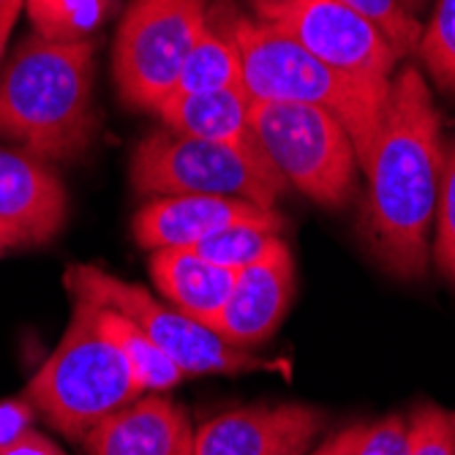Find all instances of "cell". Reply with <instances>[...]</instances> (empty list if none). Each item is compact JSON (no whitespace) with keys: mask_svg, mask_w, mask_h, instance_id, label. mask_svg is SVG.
I'll use <instances>...</instances> for the list:
<instances>
[{"mask_svg":"<svg viewBox=\"0 0 455 455\" xmlns=\"http://www.w3.org/2000/svg\"><path fill=\"white\" fill-rule=\"evenodd\" d=\"M229 30L243 58V88L251 101L306 104L330 112L347 129L365 170L385 126L393 79L347 74L327 66L286 30L259 17H235Z\"/></svg>","mask_w":455,"mask_h":455,"instance_id":"obj_3","label":"cell"},{"mask_svg":"<svg viewBox=\"0 0 455 455\" xmlns=\"http://www.w3.org/2000/svg\"><path fill=\"white\" fill-rule=\"evenodd\" d=\"M365 426H349L344 431H339L336 436H330L324 444H319L311 455H352L355 444L360 442Z\"/></svg>","mask_w":455,"mask_h":455,"instance_id":"obj_28","label":"cell"},{"mask_svg":"<svg viewBox=\"0 0 455 455\" xmlns=\"http://www.w3.org/2000/svg\"><path fill=\"white\" fill-rule=\"evenodd\" d=\"M352 455H409V418L387 415L365 426Z\"/></svg>","mask_w":455,"mask_h":455,"instance_id":"obj_25","label":"cell"},{"mask_svg":"<svg viewBox=\"0 0 455 455\" xmlns=\"http://www.w3.org/2000/svg\"><path fill=\"white\" fill-rule=\"evenodd\" d=\"M20 17H0V63H4V52H6V44H9V36L14 30Z\"/></svg>","mask_w":455,"mask_h":455,"instance_id":"obj_29","label":"cell"},{"mask_svg":"<svg viewBox=\"0 0 455 455\" xmlns=\"http://www.w3.org/2000/svg\"><path fill=\"white\" fill-rule=\"evenodd\" d=\"M117 0H25L38 36L52 41H88Z\"/></svg>","mask_w":455,"mask_h":455,"instance_id":"obj_19","label":"cell"},{"mask_svg":"<svg viewBox=\"0 0 455 455\" xmlns=\"http://www.w3.org/2000/svg\"><path fill=\"white\" fill-rule=\"evenodd\" d=\"M450 431H452V455H455V411H450Z\"/></svg>","mask_w":455,"mask_h":455,"instance_id":"obj_33","label":"cell"},{"mask_svg":"<svg viewBox=\"0 0 455 455\" xmlns=\"http://www.w3.org/2000/svg\"><path fill=\"white\" fill-rule=\"evenodd\" d=\"M283 245L278 229L265 227V224H237L229 227L208 240H202L194 251L202 254L204 259H211L213 265H221L227 270H245L270 254H275Z\"/></svg>","mask_w":455,"mask_h":455,"instance_id":"obj_20","label":"cell"},{"mask_svg":"<svg viewBox=\"0 0 455 455\" xmlns=\"http://www.w3.org/2000/svg\"><path fill=\"white\" fill-rule=\"evenodd\" d=\"M63 283L74 300H88L112 308L140 324L145 333L167 352L186 377L208 374H245V371H267L273 363L229 347L213 327L202 324L167 300H158L145 286L123 281L96 265H71Z\"/></svg>","mask_w":455,"mask_h":455,"instance_id":"obj_6","label":"cell"},{"mask_svg":"<svg viewBox=\"0 0 455 455\" xmlns=\"http://www.w3.org/2000/svg\"><path fill=\"white\" fill-rule=\"evenodd\" d=\"M25 0H0V17H20Z\"/></svg>","mask_w":455,"mask_h":455,"instance_id":"obj_30","label":"cell"},{"mask_svg":"<svg viewBox=\"0 0 455 455\" xmlns=\"http://www.w3.org/2000/svg\"><path fill=\"white\" fill-rule=\"evenodd\" d=\"M191 455H194V452H191Z\"/></svg>","mask_w":455,"mask_h":455,"instance_id":"obj_34","label":"cell"},{"mask_svg":"<svg viewBox=\"0 0 455 455\" xmlns=\"http://www.w3.org/2000/svg\"><path fill=\"white\" fill-rule=\"evenodd\" d=\"M9 248H14V245H12V240H9L6 235H0V257H4V254L9 251Z\"/></svg>","mask_w":455,"mask_h":455,"instance_id":"obj_32","label":"cell"},{"mask_svg":"<svg viewBox=\"0 0 455 455\" xmlns=\"http://www.w3.org/2000/svg\"><path fill=\"white\" fill-rule=\"evenodd\" d=\"M148 267L164 300L208 327L216 324L237 283L235 270L213 265L211 259L196 254L194 248L150 251Z\"/></svg>","mask_w":455,"mask_h":455,"instance_id":"obj_16","label":"cell"},{"mask_svg":"<svg viewBox=\"0 0 455 455\" xmlns=\"http://www.w3.org/2000/svg\"><path fill=\"white\" fill-rule=\"evenodd\" d=\"M257 17L278 25L322 63L347 74L393 79L398 55L374 22L341 0H254Z\"/></svg>","mask_w":455,"mask_h":455,"instance_id":"obj_9","label":"cell"},{"mask_svg":"<svg viewBox=\"0 0 455 455\" xmlns=\"http://www.w3.org/2000/svg\"><path fill=\"white\" fill-rule=\"evenodd\" d=\"M431 254L439 273L455 286V142L444 150L442 188L434 219V243Z\"/></svg>","mask_w":455,"mask_h":455,"instance_id":"obj_23","label":"cell"},{"mask_svg":"<svg viewBox=\"0 0 455 455\" xmlns=\"http://www.w3.org/2000/svg\"><path fill=\"white\" fill-rule=\"evenodd\" d=\"M243 88V58L237 41L229 28L208 22L191 47L172 96L191 93H216V91H237ZM170 96V99H172Z\"/></svg>","mask_w":455,"mask_h":455,"instance_id":"obj_17","label":"cell"},{"mask_svg":"<svg viewBox=\"0 0 455 455\" xmlns=\"http://www.w3.org/2000/svg\"><path fill=\"white\" fill-rule=\"evenodd\" d=\"M82 447L88 455H191L194 426L175 401L150 393L104 418Z\"/></svg>","mask_w":455,"mask_h":455,"instance_id":"obj_14","label":"cell"},{"mask_svg":"<svg viewBox=\"0 0 455 455\" xmlns=\"http://www.w3.org/2000/svg\"><path fill=\"white\" fill-rule=\"evenodd\" d=\"M0 455H63V450L55 442H50L44 434H38L33 428L22 439H17L14 444L0 450Z\"/></svg>","mask_w":455,"mask_h":455,"instance_id":"obj_27","label":"cell"},{"mask_svg":"<svg viewBox=\"0 0 455 455\" xmlns=\"http://www.w3.org/2000/svg\"><path fill=\"white\" fill-rule=\"evenodd\" d=\"M409 455H452L450 411L436 403L409 411Z\"/></svg>","mask_w":455,"mask_h":455,"instance_id":"obj_24","label":"cell"},{"mask_svg":"<svg viewBox=\"0 0 455 455\" xmlns=\"http://www.w3.org/2000/svg\"><path fill=\"white\" fill-rule=\"evenodd\" d=\"M36 409L28 398H6L0 401V450L22 439L33 431Z\"/></svg>","mask_w":455,"mask_h":455,"instance_id":"obj_26","label":"cell"},{"mask_svg":"<svg viewBox=\"0 0 455 455\" xmlns=\"http://www.w3.org/2000/svg\"><path fill=\"white\" fill-rule=\"evenodd\" d=\"M68 196L44 158L0 148V235L14 248L52 240L66 224Z\"/></svg>","mask_w":455,"mask_h":455,"instance_id":"obj_12","label":"cell"},{"mask_svg":"<svg viewBox=\"0 0 455 455\" xmlns=\"http://www.w3.org/2000/svg\"><path fill=\"white\" fill-rule=\"evenodd\" d=\"M418 55L434 85L455 96V0H439L431 22L423 28Z\"/></svg>","mask_w":455,"mask_h":455,"instance_id":"obj_21","label":"cell"},{"mask_svg":"<svg viewBox=\"0 0 455 455\" xmlns=\"http://www.w3.org/2000/svg\"><path fill=\"white\" fill-rule=\"evenodd\" d=\"M324 411L306 403H259L221 411L194 431V455H306Z\"/></svg>","mask_w":455,"mask_h":455,"instance_id":"obj_10","label":"cell"},{"mask_svg":"<svg viewBox=\"0 0 455 455\" xmlns=\"http://www.w3.org/2000/svg\"><path fill=\"white\" fill-rule=\"evenodd\" d=\"M295 298V262L286 243L267 259L237 273V283L213 330L235 349L267 344Z\"/></svg>","mask_w":455,"mask_h":455,"instance_id":"obj_13","label":"cell"},{"mask_svg":"<svg viewBox=\"0 0 455 455\" xmlns=\"http://www.w3.org/2000/svg\"><path fill=\"white\" fill-rule=\"evenodd\" d=\"M158 117L164 120V129L224 145L245 156L248 161L259 164V167L273 170V164L267 161L259 137L254 132L251 96L245 93V88L172 96L158 109Z\"/></svg>","mask_w":455,"mask_h":455,"instance_id":"obj_15","label":"cell"},{"mask_svg":"<svg viewBox=\"0 0 455 455\" xmlns=\"http://www.w3.org/2000/svg\"><path fill=\"white\" fill-rule=\"evenodd\" d=\"M237 224H265L281 232L283 219L275 208L237 196H156L134 216L132 232L145 251H164L196 248L202 240Z\"/></svg>","mask_w":455,"mask_h":455,"instance_id":"obj_11","label":"cell"},{"mask_svg":"<svg viewBox=\"0 0 455 455\" xmlns=\"http://www.w3.org/2000/svg\"><path fill=\"white\" fill-rule=\"evenodd\" d=\"M93 132V41L28 36L0 68V137L44 161H68Z\"/></svg>","mask_w":455,"mask_h":455,"instance_id":"obj_2","label":"cell"},{"mask_svg":"<svg viewBox=\"0 0 455 455\" xmlns=\"http://www.w3.org/2000/svg\"><path fill=\"white\" fill-rule=\"evenodd\" d=\"M129 180L142 196H237L275 208L286 183L245 156L178 132L145 137L129 164Z\"/></svg>","mask_w":455,"mask_h":455,"instance_id":"obj_8","label":"cell"},{"mask_svg":"<svg viewBox=\"0 0 455 455\" xmlns=\"http://www.w3.org/2000/svg\"><path fill=\"white\" fill-rule=\"evenodd\" d=\"M442 170V120L431 88L415 66H406L393 76L385 126L363 170L368 191L360 216L368 254L401 281L428 273Z\"/></svg>","mask_w":455,"mask_h":455,"instance_id":"obj_1","label":"cell"},{"mask_svg":"<svg viewBox=\"0 0 455 455\" xmlns=\"http://www.w3.org/2000/svg\"><path fill=\"white\" fill-rule=\"evenodd\" d=\"M208 22V0H132L112 47L120 99L158 115L175 93L180 68Z\"/></svg>","mask_w":455,"mask_h":455,"instance_id":"obj_5","label":"cell"},{"mask_svg":"<svg viewBox=\"0 0 455 455\" xmlns=\"http://www.w3.org/2000/svg\"><path fill=\"white\" fill-rule=\"evenodd\" d=\"M398 4L409 12V14H418L420 9H423V4H426V0H398Z\"/></svg>","mask_w":455,"mask_h":455,"instance_id":"obj_31","label":"cell"},{"mask_svg":"<svg viewBox=\"0 0 455 455\" xmlns=\"http://www.w3.org/2000/svg\"><path fill=\"white\" fill-rule=\"evenodd\" d=\"M259 145L286 186L322 208H341L352 196L357 153L341 123L306 104L251 101Z\"/></svg>","mask_w":455,"mask_h":455,"instance_id":"obj_7","label":"cell"},{"mask_svg":"<svg viewBox=\"0 0 455 455\" xmlns=\"http://www.w3.org/2000/svg\"><path fill=\"white\" fill-rule=\"evenodd\" d=\"M96 306V303H93ZM99 319L107 330V336L115 341L120 355L126 357L129 368L134 371L137 382L145 393H164L172 390L188 377L180 371V365L164 352L140 324H134L129 316H123L112 308L99 306Z\"/></svg>","mask_w":455,"mask_h":455,"instance_id":"obj_18","label":"cell"},{"mask_svg":"<svg viewBox=\"0 0 455 455\" xmlns=\"http://www.w3.org/2000/svg\"><path fill=\"white\" fill-rule=\"evenodd\" d=\"M341 4L363 14L368 22H374L398 58L418 52L423 28L415 14H409L398 0H341Z\"/></svg>","mask_w":455,"mask_h":455,"instance_id":"obj_22","label":"cell"},{"mask_svg":"<svg viewBox=\"0 0 455 455\" xmlns=\"http://www.w3.org/2000/svg\"><path fill=\"white\" fill-rule=\"evenodd\" d=\"M145 395L126 357L99 319V306L74 300L55 352L28 382L25 398L63 436L82 442L104 418Z\"/></svg>","mask_w":455,"mask_h":455,"instance_id":"obj_4","label":"cell"}]
</instances>
